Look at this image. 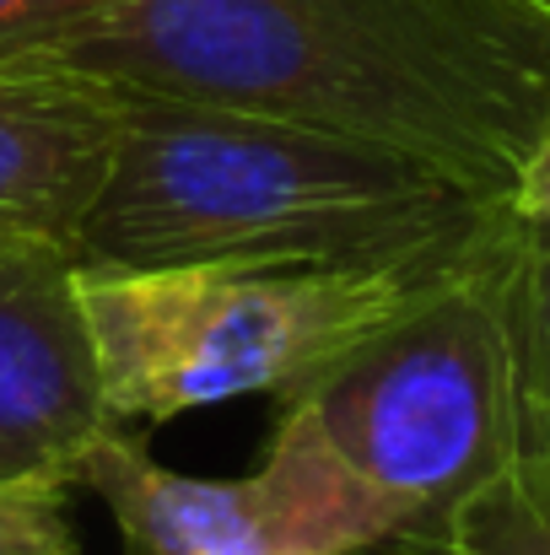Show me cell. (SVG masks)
Here are the masks:
<instances>
[{"instance_id":"30bf717a","label":"cell","mask_w":550,"mask_h":555,"mask_svg":"<svg viewBox=\"0 0 550 555\" xmlns=\"http://www.w3.org/2000/svg\"><path fill=\"white\" fill-rule=\"evenodd\" d=\"M103 11L108 0H0V70L49 65Z\"/></svg>"},{"instance_id":"277c9868","label":"cell","mask_w":550,"mask_h":555,"mask_svg":"<svg viewBox=\"0 0 550 555\" xmlns=\"http://www.w3.org/2000/svg\"><path fill=\"white\" fill-rule=\"evenodd\" d=\"M524 216L508 210L399 319L372 330L297 399L330 448L383 496L394 551L432 545L448 518L519 464V377L508 259Z\"/></svg>"},{"instance_id":"7c38bea8","label":"cell","mask_w":550,"mask_h":555,"mask_svg":"<svg viewBox=\"0 0 550 555\" xmlns=\"http://www.w3.org/2000/svg\"><path fill=\"white\" fill-rule=\"evenodd\" d=\"M513 210L550 232V114H546V125H540V135H535V146H529V157H524V168H519Z\"/></svg>"},{"instance_id":"3957f363","label":"cell","mask_w":550,"mask_h":555,"mask_svg":"<svg viewBox=\"0 0 550 555\" xmlns=\"http://www.w3.org/2000/svg\"><path fill=\"white\" fill-rule=\"evenodd\" d=\"M508 210L453 243L399 254H238L163 270H81L103 404L119 426H163L238 393L286 404L399 319Z\"/></svg>"},{"instance_id":"6da1fadb","label":"cell","mask_w":550,"mask_h":555,"mask_svg":"<svg viewBox=\"0 0 550 555\" xmlns=\"http://www.w3.org/2000/svg\"><path fill=\"white\" fill-rule=\"evenodd\" d=\"M49 65L330 130L513 199L550 114V0H108Z\"/></svg>"},{"instance_id":"8992f818","label":"cell","mask_w":550,"mask_h":555,"mask_svg":"<svg viewBox=\"0 0 550 555\" xmlns=\"http://www.w3.org/2000/svg\"><path fill=\"white\" fill-rule=\"evenodd\" d=\"M114 426L81 308V259L49 237H0V480H60Z\"/></svg>"},{"instance_id":"52a82bcc","label":"cell","mask_w":550,"mask_h":555,"mask_svg":"<svg viewBox=\"0 0 550 555\" xmlns=\"http://www.w3.org/2000/svg\"><path fill=\"white\" fill-rule=\"evenodd\" d=\"M125 92L60 65L0 70V237L76 232L114 163Z\"/></svg>"},{"instance_id":"5b68a950","label":"cell","mask_w":550,"mask_h":555,"mask_svg":"<svg viewBox=\"0 0 550 555\" xmlns=\"http://www.w3.org/2000/svg\"><path fill=\"white\" fill-rule=\"evenodd\" d=\"M76 486L108 507L119 555H388L399 540L383 496L303 404H281L259 464L238 480L174 475L114 421L92 437Z\"/></svg>"},{"instance_id":"ba28073f","label":"cell","mask_w":550,"mask_h":555,"mask_svg":"<svg viewBox=\"0 0 550 555\" xmlns=\"http://www.w3.org/2000/svg\"><path fill=\"white\" fill-rule=\"evenodd\" d=\"M508 330L519 377V464L550 459V232L524 221L508 259Z\"/></svg>"},{"instance_id":"8fae6325","label":"cell","mask_w":550,"mask_h":555,"mask_svg":"<svg viewBox=\"0 0 550 555\" xmlns=\"http://www.w3.org/2000/svg\"><path fill=\"white\" fill-rule=\"evenodd\" d=\"M0 555H81L71 529V486L0 480Z\"/></svg>"},{"instance_id":"7a4b0ae2","label":"cell","mask_w":550,"mask_h":555,"mask_svg":"<svg viewBox=\"0 0 550 555\" xmlns=\"http://www.w3.org/2000/svg\"><path fill=\"white\" fill-rule=\"evenodd\" d=\"M125 92L108 179L81 270H163L238 254H399L453 243L513 199H481L443 173L270 114Z\"/></svg>"},{"instance_id":"9c48e42d","label":"cell","mask_w":550,"mask_h":555,"mask_svg":"<svg viewBox=\"0 0 550 555\" xmlns=\"http://www.w3.org/2000/svg\"><path fill=\"white\" fill-rule=\"evenodd\" d=\"M399 555H550V459H524L475 491L432 545Z\"/></svg>"}]
</instances>
